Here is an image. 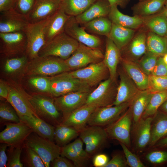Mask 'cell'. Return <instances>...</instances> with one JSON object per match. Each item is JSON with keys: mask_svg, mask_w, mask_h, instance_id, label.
Here are the masks:
<instances>
[{"mask_svg": "<svg viewBox=\"0 0 167 167\" xmlns=\"http://www.w3.org/2000/svg\"><path fill=\"white\" fill-rule=\"evenodd\" d=\"M165 37L166 39V40H167V33H166V35H165Z\"/></svg>", "mask_w": 167, "mask_h": 167, "instance_id": "03108f58", "label": "cell"}, {"mask_svg": "<svg viewBox=\"0 0 167 167\" xmlns=\"http://www.w3.org/2000/svg\"><path fill=\"white\" fill-rule=\"evenodd\" d=\"M139 1H144V0H139Z\"/></svg>", "mask_w": 167, "mask_h": 167, "instance_id": "003e7915", "label": "cell"}, {"mask_svg": "<svg viewBox=\"0 0 167 167\" xmlns=\"http://www.w3.org/2000/svg\"><path fill=\"white\" fill-rule=\"evenodd\" d=\"M127 165L124 155L116 153L112 156L104 167H126Z\"/></svg>", "mask_w": 167, "mask_h": 167, "instance_id": "816d5d0a", "label": "cell"}, {"mask_svg": "<svg viewBox=\"0 0 167 167\" xmlns=\"http://www.w3.org/2000/svg\"><path fill=\"white\" fill-rule=\"evenodd\" d=\"M159 56L147 51L137 63L141 70L148 75L151 74Z\"/></svg>", "mask_w": 167, "mask_h": 167, "instance_id": "b9f144b4", "label": "cell"}, {"mask_svg": "<svg viewBox=\"0 0 167 167\" xmlns=\"http://www.w3.org/2000/svg\"><path fill=\"white\" fill-rule=\"evenodd\" d=\"M111 6L107 0H97L80 15L75 17L77 21L83 25L97 18L108 16Z\"/></svg>", "mask_w": 167, "mask_h": 167, "instance_id": "484cf974", "label": "cell"}, {"mask_svg": "<svg viewBox=\"0 0 167 167\" xmlns=\"http://www.w3.org/2000/svg\"><path fill=\"white\" fill-rule=\"evenodd\" d=\"M158 110L167 114V99L161 105Z\"/></svg>", "mask_w": 167, "mask_h": 167, "instance_id": "6125c7cd", "label": "cell"}, {"mask_svg": "<svg viewBox=\"0 0 167 167\" xmlns=\"http://www.w3.org/2000/svg\"><path fill=\"white\" fill-rule=\"evenodd\" d=\"M166 0H145L139 1L131 8L134 15L145 17L159 12L163 9Z\"/></svg>", "mask_w": 167, "mask_h": 167, "instance_id": "d6a6232c", "label": "cell"}, {"mask_svg": "<svg viewBox=\"0 0 167 167\" xmlns=\"http://www.w3.org/2000/svg\"><path fill=\"white\" fill-rule=\"evenodd\" d=\"M158 149L148 153L145 156L146 160L154 165H162L167 164V150Z\"/></svg>", "mask_w": 167, "mask_h": 167, "instance_id": "7dc6e473", "label": "cell"}, {"mask_svg": "<svg viewBox=\"0 0 167 167\" xmlns=\"http://www.w3.org/2000/svg\"><path fill=\"white\" fill-rule=\"evenodd\" d=\"M109 161L108 156L105 154L100 153L93 156L92 163L95 167H104Z\"/></svg>", "mask_w": 167, "mask_h": 167, "instance_id": "11a10c76", "label": "cell"}, {"mask_svg": "<svg viewBox=\"0 0 167 167\" xmlns=\"http://www.w3.org/2000/svg\"><path fill=\"white\" fill-rule=\"evenodd\" d=\"M131 102L109 107H97L88 122L89 126H106L116 119L129 107Z\"/></svg>", "mask_w": 167, "mask_h": 167, "instance_id": "4fadbf2b", "label": "cell"}, {"mask_svg": "<svg viewBox=\"0 0 167 167\" xmlns=\"http://www.w3.org/2000/svg\"><path fill=\"white\" fill-rule=\"evenodd\" d=\"M147 51L163 57L167 53V41L165 36L148 32L146 39Z\"/></svg>", "mask_w": 167, "mask_h": 167, "instance_id": "d590c367", "label": "cell"}, {"mask_svg": "<svg viewBox=\"0 0 167 167\" xmlns=\"http://www.w3.org/2000/svg\"><path fill=\"white\" fill-rule=\"evenodd\" d=\"M32 133L25 140V145L39 155L46 167H49L51 162L61 156L62 147L54 141L43 138L35 133Z\"/></svg>", "mask_w": 167, "mask_h": 167, "instance_id": "277c9868", "label": "cell"}, {"mask_svg": "<svg viewBox=\"0 0 167 167\" xmlns=\"http://www.w3.org/2000/svg\"><path fill=\"white\" fill-rule=\"evenodd\" d=\"M135 30L112 23L108 37L111 40L120 50L130 42L135 35Z\"/></svg>", "mask_w": 167, "mask_h": 167, "instance_id": "e575fe53", "label": "cell"}, {"mask_svg": "<svg viewBox=\"0 0 167 167\" xmlns=\"http://www.w3.org/2000/svg\"><path fill=\"white\" fill-rule=\"evenodd\" d=\"M110 6L116 5L122 8L125 7L130 0H107Z\"/></svg>", "mask_w": 167, "mask_h": 167, "instance_id": "91938a15", "label": "cell"}, {"mask_svg": "<svg viewBox=\"0 0 167 167\" xmlns=\"http://www.w3.org/2000/svg\"><path fill=\"white\" fill-rule=\"evenodd\" d=\"M97 0H61L66 14L76 17L83 13Z\"/></svg>", "mask_w": 167, "mask_h": 167, "instance_id": "f35d334b", "label": "cell"}, {"mask_svg": "<svg viewBox=\"0 0 167 167\" xmlns=\"http://www.w3.org/2000/svg\"><path fill=\"white\" fill-rule=\"evenodd\" d=\"M123 151L128 165L130 167H145L139 158L132 152L126 145L119 143Z\"/></svg>", "mask_w": 167, "mask_h": 167, "instance_id": "681fc988", "label": "cell"}, {"mask_svg": "<svg viewBox=\"0 0 167 167\" xmlns=\"http://www.w3.org/2000/svg\"><path fill=\"white\" fill-rule=\"evenodd\" d=\"M0 117L1 122L17 123L21 121L13 107L5 102H0Z\"/></svg>", "mask_w": 167, "mask_h": 167, "instance_id": "7bdbcfd3", "label": "cell"}, {"mask_svg": "<svg viewBox=\"0 0 167 167\" xmlns=\"http://www.w3.org/2000/svg\"><path fill=\"white\" fill-rule=\"evenodd\" d=\"M118 73L119 77V82L113 105L132 101L141 91L121 66Z\"/></svg>", "mask_w": 167, "mask_h": 167, "instance_id": "ac0fdd59", "label": "cell"}, {"mask_svg": "<svg viewBox=\"0 0 167 167\" xmlns=\"http://www.w3.org/2000/svg\"><path fill=\"white\" fill-rule=\"evenodd\" d=\"M120 63L139 90L143 91L148 89V75L141 70L137 63L121 58Z\"/></svg>", "mask_w": 167, "mask_h": 167, "instance_id": "4dcf8cb0", "label": "cell"}, {"mask_svg": "<svg viewBox=\"0 0 167 167\" xmlns=\"http://www.w3.org/2000/svg\"><path fill=\"white\" fill-rule=\"evenodd\" d=\"M112 23L106 17L96 18L83 24L85 30L96 34L108 37L112 27Z\"/></svg>", "mask_w": 167, "mask_h": 167, "instance_id": "74e56055", "label": "cell"}, {"mask_svg": "<svg viewBox=\"0 0 167 167\" xmlns=\"http://www.w3.org/2000/svg\"><path fill=\"white\" fill-rule=\"evenodd\" d=\"M22 148L17 146L14 147L13 150L11 152L8 161L7 167H23V164L21 160V154Z\"/></svg>", "mask_w": 167, "mask_h": 167, "instance_id": "f907efd6", "label": "cell"}, {"mask_svg": "<svg viewBox=\"0 0 167 167\" xmlns=\"http://www.w3.org/2000/svg\"><path fill=\"white\" fill-rule=\"evenodd\" d=\"M167 135V114L158 110L152 117L151 138L148 144L153 147L160 139Z\"/></svg>", "mask_w": 167, "mask_h": 167, "instance_id": "f546056e", "label": "cell"}, {"mask_svg": "<svg viewBox=\"0 0 167 167\" xmlns=\"http://www.w3.org/2000/svg\"><path fill=\"white\" fill-rule=\"evenodd\" d=\"M162 58L164 62L167 65V53L163 56Z\"/></svg>", "mask_w": 167, "mask_h": 167, "instance_id": "e7e4bbea", "label": "cell"}, {"mask_svg": "<svg viewBox=\"0 0 167 167\" xmlns=\"http://www.w3.org/2000/svg\"><path fill=\"white\" fill-rule=\"evenodd\" d=\"M96 107L85 104L73 112L60 124L72 126L79 132L86 127L90 118Z\"/></svg>", "mask_w": 167, "mask_h": 167, "instance_id": "603a6c76", "label": "cell"}, {"mask_svg": "<svg viewBox=\"0 0 167 167\" xmlns=\"http://www.w3.org/2000/svg\"><path fill=\"white\" fill-rule=\"evenodd\" d=\"M91 92H70L54 98L55 103L62 114V121L74 111L85 104Z\"/></svg>", "mask_w": 167, "mask_h": 167, "instance_id": "2e32d148", "label": "cell"}, {"mask_svg": "<svg viewBox=\"0 0 167 167\" xmlns=\"http://www.w3.org/2000/svg\"><path fill=\"white\" fill-rule=\"evenodd\" d=\"M162 10L167 17V0H166L165 5Z\"/></svg>", "mask_w": 167, "mask_h": 167, "instance_id": "be15d7a7", "label": "cell"}, {"mask_svg": "<svg viewBox=\"0 0 167 167\" xmlns=\"http://www.w3.org/2000/svg\"><path fill=\"white\" fill-rule=\"evenodd\" d=\"M66 157L60 156L54 159L50 165L53 167H75L72 162Z\"/></svg>", "mask_w": 167, "mask_h": 167, "instance_id": "db71d44e", "label": "cell"}, {"mask_svg": "<svg viewBox=\"0 0 167 167\" xmlns=\"http://www.w3.org/2000/svg\"><path fill=\"white\" fill-rule=\"evenodd\" d=\"M81 26L75 17L69 16L65 24L64 32L79 43L90 47L101 49L102 42L100 38L88 32Z\"/></svg>", "mask_w": 167, "mask_h": 167, "instance_id": "7c38bea8", "label": "cell"}, {"mask_svg": "<svg viewBox=\"0 0 167 167\" xmlns=\"http://www.w3.org/2000/svg\"><path fill=\"white\" fill-rule=\"evenodd\" d=\"M61 4V0H36L27 16L29 22L34 23L48 19L58 11Z\"/></svg>", "mask_w": 167, "mask_h": 167, "instance_id": "7402d4cb", "label": "cell"}, {"mask_svg": "<svg viewBox=\"0 0 167 167\" xmlns=\"http://www.w3.org/2000/svg\"><path fill=\"white\" fill-rule=\"evenodd\" d=\"M83 143L79 137L76 139L62 147L61 156L71 161L75 167L86 166L91 157L83 149Z\"/></svg>", "mask_w": 167, "mask_h": 167, "instance_id": "44dd1931", "label": "cell"}, {"mask_svg": "<svg viewBox=\"0 0 167 167\" xmlns=\"http://www.w3.org/2000/svg\"><path fill=\"white\" fill-rule=\"evenodd\" d=\"M36 0H13L12 8L17 12L26 16L32 10Z\"/></svg>", "mask_w": 167, "mask_h": 167, "instance_id": "c3c4849f", "label": "cell"}, {"mask_svg": "<svg viewBox=\"0 0 167 167\" xmlns=\"http://www.w3.org/2000/svg\"><path fill=\"white\" fill-rule=\"evenodd\" d=\"M32 132V129L21 121L17 123H9L0 133V142L13 147L18 146Z\"/></svg>", "mask_w": 167, "mask_h": 167, "instance_id": "e0dca14e", "label": "cell"}, {"mask_svg": "<svg viewBox=\"0 0 167 167\" xmlns=\"http://www.w3.org/2000/svg\"><path fill=\"white\" fill-rule=\"evenodd\" d=\"M167 99V90L153 93L142 118L153 117Z\"/></svg>", "mask_w": 167, "mask_h": 167, "instance_id": "60d3db41", "label": "cell"}, {"mask_svg": "<svg viewBox=\"0 0 167 167\" xmlns=\"http://www.w3.org/2000/svg\"><path fill=\"white\" fill-rule=\"evenodd\" d=\"M110 6V10L108 16L112 23L135 30L143 26V17L125 15L119 11L117 6Z\"/></svg>", "mask_w": 167, "mask_h": 167, "instance_id": "f1b7e54d", "label": "cell"}, {"mask_svg": "<svg viewBox=\"0 0 167 167\" xmlns=\"http://www.w3.org/2000/svg\"><path fill=\"white\" fill-rule=\"evenodd\" d=\"M79 138L85 144V150L91 157L101 153L109 138L105 129L96 126H89L79 132Z\"/></svg>", "mask_w": 167, "mask_h": 167, "instance_id": "9c48e42d", "label": "cell"}, {"mask_svg": "<svg viewBox=\"0 0 167 167\" xmlns=\"http://www.w3.org/2000/svg\"><path fill=\"white\" fill-rule=\"evenodd\" d=\"M104 57V54L101 49L93 48L79 43L75 51L65 61L72 71L101 62Z\"/></svg>", "mask_w": 167, "mask_h": 167, "instance_id": "30bf717a", "label": "cell"}, {"mask_svg": "<svg viewBox=\"0 0 167 167\" xmlns=\"http://www.w3.org/2000/svg\"><path fill=\"white\" fill-rule=\"evenodd\" d=\"M153 93L148 90L141 91L131 104L132 114L133 131L142 118Z\"/></svg>", "mask_w": 167, "mask_h": 167, "instance_id": "1f68e13d", "label": "cell"}, {"mask_svg": "<svg viewBox=\"0 0 167 167\" xmlns=\"http://www.w3.org/2000/svg\"><path fill=\"white\" fill-rule=\"evenodd\" d=\"M151 75L159 76H167V65L164 62L162 56H159Z\"/></svg>", "mask_w": 167, "mask_h": 167, "instance_id": "f5cc1de1", "label": "cell"}, {"mask_svg": "<svg viewBox=\"0 0 167 167\" xmlns=\"http://www.w3.org/2000/svg\"><path fill=\"white\" fill-rule=\"evenodd\" d=\"M132 114L131 105L117 119L105 128L108 137L130 147Z\"/></svg>", "mask_w": 167, "mask_h": 167, "instance_id": "ba28073f", "label": "cell"}, {"mask_svg": "<svg viewBox=\"0 0 167 167\" xmlns=\"http://www.w3.org/2000/svg\"><path fill=\"white\" fill-rule=\"evenodd\" d=\"M8 85L9 92L6 101L15 109L20 118L25 116L38 117L30 103L29 95L17 86Z\"/></svg>", "mask_w": 167, "mask_h": 167, "instance_id": "5bb4252c", "label": "cell"}, {"mask_svg": "<svg viewBox=\"0 0 167 167\" xmlns=\"http://www.w3.org/2000/svg\"><path fill=\"white\" fill-rule=\"evenodd\" d=\"M49 18L29 23L24 30L27 39L25 53L30 60L38 56L39 51L46 43L45 29Z\"/></svg>", "mask_w": 167, "mask_h": 167, "instance_id": "52a82bcc", "label": "cell"}, {"mask_svg": "<svg viewBox=\"0 0 167 167\" xmlns=\"http://www.w3.org/2000/svg\"><path fill=\"white\" fill-rule=\"evenodd\" d=\"M64 73L85 82L91 88L99 84L109 77V70L103 61Z\"/></svg>", "mask_w": 167, "mask_h": 167, "instance_id": "8fae6325", "label": "cell"}, {"mask_svg": "<svg viewBox=\"0 0 167 167\" xmlns=\"http://www.w3.org/2000/svg\"><path fill=\"white\" fill-rule=\"evenodd\" d=\"M29 84L39 92L50 94V81L49 77L35 76L30 77Z\"/></svg>", "mask_w": 167, "mask_h": 167, "instance_id": "ee69618b", "label": "cell"}, {"mask_svg": "<svg viewBox=\"0 0 167 167\" xmlns=\"http://www.w3.org/2000/svg\"><path fill=\"white\" fill-rule=\"evenodd\" d=\"M143 17V26H144L148 32L161 36H165L167 33V17L162 10L155 15Z\"/></svg>", "mask_w": 167, "mask_h": 167, "instance_id": "836d02e7", "label": "cell"}, {"mask_svg": "<svg viewBox=\"0 0 167 167\" xmlns=\"http://www.w3.org/2000/svg\"><path fill=\"white\" fill-rule=\"evenodd\" d=\"M13 0H0V12H2L12 8Z\"/></svg>", "mask_w": 167, "mask_h": 167, "instance_id": "680465c9", "label": "cell"}, {"mask_svg": "<svg viewBox=\"0 0 167 167\" xmlns=\"http://www.w3.org/2000/svg\"><path fill=\"white\" fill-rule=\"evenodd\" d=\"M79 42L64 31L46 42L39 52L41 57L53 56L66 60L78 46Z\"/></svg>", "mask_w": 167, "mask_h": 167, "instance_id": "7a4b0ae2", "label": "cell"}, {"mask_svg": "<svg viewBox=\"0 0 167 167\" xmlns=\"http://www.w3.org/2000/svg\"><path fill=\"white\" fill-rule=\"evenodd\" d=\"M9 145L4 143H1L0 146V167L7 166L8 158L6 150Z\"/></svg>", "mask_w": 167, "mask_h": 167, "instance_id": "9f6ffc18", "label": "cell"}, {"mask_svg": "<svg viewBox=\"0 0 167 167\" xmlns=\"http://www.w3.org/2000/svg\"><path fill=\"white\" fill-rule=\"evenodd\" d=\"M0 41L1 52L3 55L15 54L25 52L27 39L24 31L0 32Z\"/></svg>", "mask_w": 167, "mask_h": 167, "instance_id": "9a60e30c", "label": "cell"}, {"mask_svg": "<svg viewBox=\"0 0 167 167\" xmlns=\"http://www.w3.org/2000/svg\"><path fill=\"white\" fill-rule=\"evenodd\" d=\"M20 119L32 129V132L43 138L54 141L55 126L35 115L24 116Z\"/></svg>", "mask_w": 167, "mask_h": 167, "instance_id": "cb8c5ba5", "label": "cell"}, {"mask_svg": "<svg viewBox=\"0 0 167 167\" xmlns=\"http://www.w3.org/2000/svg\"><path fill=\"white\" fill-rule=\"evenodd\" d=\"M49 77L50 95L55 97L70 92L91 91V88L86 83L78 79L68 76L64 72Z\"/></svg>", "mask_w": 167, "mask_h": 167, "instance_id": "8992f818", "label": "cell"}, {"mask_svg": "<svg viewBox=\"0 0 167 167\" xmlns=\"http://www.w3.org/2000/svg\"><path fill=\"white\" fill-rule=\"evenodd\" d=\"M118 84L109 77L101 82L89 93L85 104L97 107L113 106L117 92Z\"/></svg>", "mask_w": 167, "mask_h": 167, "instance_id": "5b68a950", "label": "cell"}, {"mask_svg": "<svg viewBox=\"0 0 167 167\" xmlns=\"http://www.w3.org/2000/svg\"><path fill=\"white\" fill-rule=\"evenodd\" d=\"M147 33L142 30L135 34L128 44L120 50L121 58L137 63L147 51Z\"/></svg>", "mask_w": 167, "mask_h": 167, "instance_id": "d6986e66", "label": "cell"}, {"mask_svg": "<svg viewBox=\"0 0 167 167\" xmlns=\"http://www.w3.org/2000/svg\"><path fill=\"white\" fill-rule=\"evenodd\" d=\"M23 157L24 164L29 167H45V165L39 155L33 149L25 145Z\"/></svg>", "mask_w": 167, "mask_h": 167, "instance_id": "f6af8a7d", "label": "cell"}, {"mask_svg": "<svg viewBox=\"0 0 167 167\" xmlns=\"http://www.w3.org/2000/svg\"><path fill=\"white\" fill-rule=\"evenodd\" d=\"M148 89L152 93L167 90V76L148 75Z\"/></svg>", "mask_w": 167, "mask_h": 167, "instance_id": "bcb514c9", "label": "cell"}, {"mask_svg": "<svg viewBox=\"0 0 167 167\" xmlns=\"http://www.w3.org/2000/svg\"><path fill=\"white\" fill-rule=\"evenodd\" d=\"M71 71L64 60L55 56H38L28 61L23 71L25 75L31 77L52 76Z\"/></svg>", "mask_w": 167, "mask_h": 167, "instance_id": "6da1fadb", "label": "cell"}, {"mask_svg": "<svg viewBox=\"0 0 167 167\" xmlns=\"http://www.w3.org/2000/svg\"><path fill=\"white\" fill-rule=\"evenodd\" d=\"M69 17L65 12L61 4L58 11L49 18L46 25L45 29L46 42L64 31L65 24Z\"/></svg>", "mask_w": 167, "mask_h": 167, "instance_id": "83f0119b", "label": "cell"}, {"mask_svg": "<svg viewBox=\"0 0 167 167\" xmlns=\"http://www.w3.org/2000/svg\"><path fill=\"white\" fill-rule=\"evenodd\" d=\"M153 147L167 150V135L159 140Z\"/></svg>", "mask_w": 167, "mask_h": 167, "instance_id": "94428289", "label": "cell"}, {"mask_svg": "<svg viewBox=\"0 0 167 167\" xmlns=\"http://www.w3.org/2000/svg\"><path fill=\"white\" fill-rule=\"evenodd\" d=\"M152 119V117L142 118L133 130L134 147L138 152L142 151L148 145L151 138Z\"/></svg>", "mask_w": 167, "mask_h": 167, "instance_id": "4316f807", "label": "cell"}, {"mask_svg": "<svg viewBox=\"0 0 167 167\" xmlns=\"http://www.w3.org/2000/svg\"><path fill=\"white\" fill-rule=\"evenodd\" d=\"M29 23L26 16L19 14L12 8L0 12V32L24 31Z\"/></svg>", "mask_w": 167, "mask_h": 167, "instance_id": "ffe728a7", "label": "cell"}, {"mask_svg": "<svg viewBox=\"0 0 167 167\" xmlns=\"http://www.w3.org/2000/svg\"><path fill=\"white\" fill-rule=\"evenodd\" d=\"M4 64V72L8 74H12L23 71L28 62L29 59L26 53L6 55Z\"/></svg>", "mask_w": 167, "mask_h": 167, "instance_id": "8d00e7d4", "label": "cell"}, {"mask_svg": "<svg viewBox=\"0 0 167 167\" xmlns=\"http://www.w3.org/2000/svg\"><path fill=\"white\" fill-rule=\"evenodd\" d=\"M121 58L120 50L111 40L107 37L103 61L109 70V77L115 81H117L118 66Z\"/></svg>", "mask_w": 167, "mask_h": 167, "instance_id": "d4e9b609", "label": "cell"}, {"mask_svg": "<svg viewBox=\"0 0 167 167\" xmlns=\"http://www.w3.org/2000/svg\"><path fill=\"white\" fill-rule=\"evenodd\" d=\"M29 98L33 108L39 118L55 126L62 122V117L54 99L41 94L29 95Z\"/></svg>", "mask_w": 167, "mask_h": 167, "instance_id": "3957f363", "label": "cell"}, {"mask_svg": "<svg viewBox=\"0 0 167 167\" xmlns=\"http://www.w3.org/2000/svg\"><path fill=\"white\" fill-rule=\"evenodd\" d=\"M79 131L74 127L59 124L55 126L54 140L62 147L79 135Z\"/></svg>", "mask_w": 167, "mask_h": 167, "instance_id": "ab89813d", "label": "cell"}, {"mask_svg": "<svg viewBox=\"0 0 167 167\" xmlns=\"http://www.w3.org/2000/svg\"><path fill=\"white\" fill-rule=\"evenodd\" d=\"M8 84L2 80L0 81V96L7 100L9 95Z\"/></svg>", "mask_w": 167, "mask_h": 167, "instance_id": "6f0895ef", "label": "cell"}]
</instances>
